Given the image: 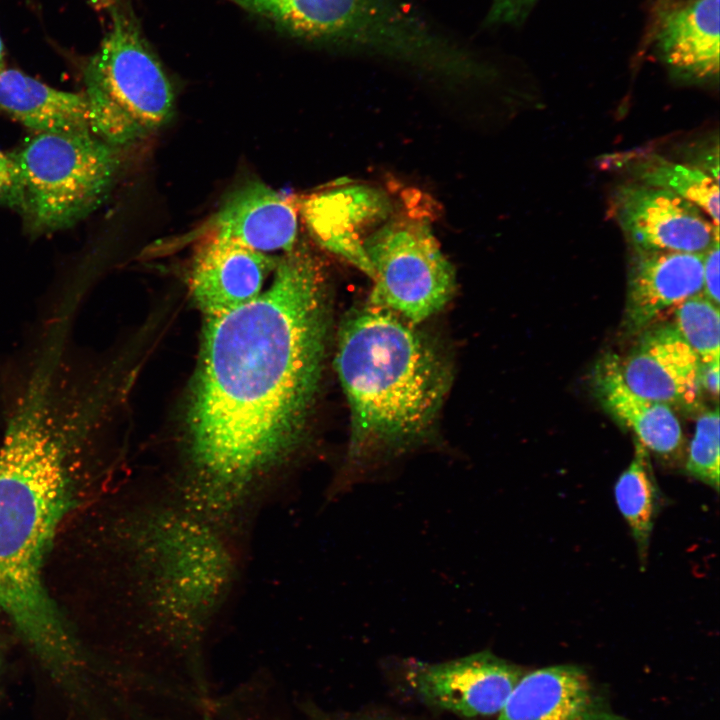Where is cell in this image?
Masks as SVG:
<instances>
[{"label":"cell","mask_w":720,"mask_h":720,"mask_svg":"<svg viewBox=\"0 0 720 720\" xmlns=\"http://www.w3.org/2000/svg\"><path fill=\"white\" fill-rule=\"evenodd\" d=\"M329 306L320 265L293 250L256 298L206 316L182 464L165 481L239 541L285 490L321 378Z\"/></svg>","instance_id":"6da1fadb"},{"label":"cell","mask_w":720,"mask_h":720,"mask_svg":"<svg viewBox=\"0 0 720 720\" xmlns=\"http://www.w3.org/2000/svg\"><path fill=\"white\" fill-rule=\"evenodd\" d=\"M107 523L113 616L124 636L121 675L168 717L213 701L208 656L239 585L246 548L163 481L124 488Z\"/></svg>","instance_id":"7a4b0ae2"},{"label":"cell","mask_w":720,"mask_h":720,"mask_svg":"<svg viewBox=\"0 0 720 720\" xmlns=\"http://www.w3.org/2000/svg\"><path fill=\"white\" fill-rule=\"evenodd\" d=\"M55 366L34 362L0 444V610L58 678L74 673V640L50 599L43 564L74 503L76 456L88 435L87 397L61 399Z\"/></svg>","instance_id":"3957f363"},{"label":"cell","mask_w":720,"mask_h":720,"mask_svg":"<svg viewBox=\"0 0 720 720\" xmlns=\"http://www.w3.org/2000/svg\"><path fill=\"white\" fill-rule=\"evenodd\" d=\"M334 362L351 429L346 464L328 498L423 443L452 383L445 354L417 325L369 303L342 321Z\"/></svg>","instance_id":"277c9868"},{"label":"cell","mask_w":720,"mask_h":720,"mask_svg":"<svg viewBox=\"0 0 720 720\" xmlns=\"http://www.w3.org/2000/svg\"><path fill=\"white\" fill-rule=\"evenodd\" d=\"M109 9L111 27L85 81L92 132L116 147L164 125L173 114L174 92L132 10L121 3Z\"/></svg>","instance_id":"5b68a950"},{"label":"cell","mask_w":720,"mask_h":720,"mask_svg":"<svg viewBox=\"0 0 720 720\" xmlns=\"http://www.w3.org/2000/svg\"><path fill=\"white\" fill-rule=\"evenodd\" d=\"M11 156L23 184L20 213L38 234L70 227L98 208L118 167L115 147L91 133H38Z\"/></svg>","instance_id":"8992f818"},{"label":"cell","mask_w":720,"mask_h":720,"mask_svg":"<svg viewBox=\"0 0 720 720\" xmlns=\"http://www.w3.org/2000/svg\"><path fill=\"white\" fill-rule=\"evenodd\" d=\"M364 248L374 273L369 304L418 325L452 299L454 268L424 220L395 217L373 231Z\"/></svg>","instance_id":"52a82bcc"},{"label":"cell","mask_w":720,"mask_h":720,"mask_svg":"<svg viewBox=\"0 0 720 720\" xmlns=\"http://www.w3.org/2000/svg\"><path fill=\"white\" fill-rule=\"evenodd\" d=\"M609 214L632 249L704 254L719 242V227L695 204L638 182L616 187Z\"/></svg>","instance_id":"ba28073f"},{"label":"cell","mask_w":720,"mask_h":720,"mask_svg":"<svg viewBox=\"0 0 720 720\" xmlns=\"http://www.w3.org/2000/svg\"><path fill=\"white\" fill-rule=\"evenodd\" d=\"M524 675L490 651L427 663L409 662L406 678L427 703L465 717L497 715Z\"/></svg>","instance_id":"9c48e42d"},{"label":"cell","mask_w":720,"mask_h":720,"mask_svg":"<svg viewBox=\"0 0 720 720\" xmlns=\"http://www.w3.org/2000/svg\"><path fill=\"white\" fill-rule=\"evenodd\" d=\"M619 369L625 384L646 399L688 413L701 407L699 359L672 323L640 332L631 351L619 357Z\"/></svg>","instance_id":"30bf717a"},{"label":"cell","mask_w":720,"mask_h":720,"mask_svg":"<svg viewBox=\"0 0 720 720\" xmlns=\"http://www.w3.org/2000/svg\"><path fill=\"white\" fill-rule=\"evenodd\" d=\"M390 208L383 193L355 185L313 194L301 202L300 212L315 241L373 279L364 242Z\"/></svg>","instance_id":"8fae6325"},{"label":"cell","mask_w":720,"mask_h":720,"mask_svg":"<svg viewBox=\"0 0 720 720\" xmlns=\"http://www.w3.org/2000/svg\"><path fill=\"white\" fill-rule=\"evenodd\" d=\"M496 720H628L576 665L524 673Z\"/></svg>","instance_id":"7c38bea8"},{"label":"cell","mask_w":720,"mask_h":720,"mask_svg":"<svg viewBox=\"0 0 720 720\" xmlns=\"http://www.w3.org/2000/svg\"><path fill=\"white\" fill-rule=\"evenodd\" d=\"M719 3L720 0H662L652 40L659 59L681 80L718 79Z\"/></svg>","instance_id":"4fadbf2b"},{"label":"cell","mask_w":720,"mask_h":720,"mask_svg":"<svg viewBox=\"0 0 720 720\" xmlns=\"http://www.w3.org/2000/svg\"><path fill=\"white\" fill-rule=\"evenodd\" d=\"M278 259L210 234L197 249L190 272L192 296L206 316L237 308L263 290Z\"/></svg>","instance_id":"5bb4252c"},{"label":"cell","mask_w":720,"mask_h":720,"mask_svg":"<svg viewBox=\"0 0 720 720\" xmlns=\"http://www.w3.org/2000/svg\"><path fill=\"white\" fill-rule=\"evenodd\" d=\"M625 328L640 333L669 310L703 293V254L632 249Z\"/></svg>","instance_id":"9a60e30c"},{"label":"cell","mask_w":720,"mask_h":720,"mask_svg":"<svg viewBox=\"0 0 720 720\" xmlns=\"http://www.w3.org/2000/svg\"><path fill=\"white\" fill-rule=\"evenodd\" d=\"M211 234L271 255L294 250L298 212L287 197L259 181L234 190L211 222Z\"/></svg>","instance_id":"2e32d148"},{"label":"cell","mask_w":720,"mask_h":720,"mask_svg":"<svg viewBox=\"0 0 720 720\" xmlns=\"http://www.w3.org/2000/svg\"><path fill=\"white\" fill-rule=\"evenodd\" d=\"M592 384L602 407L632 431L647 451L663 461H675L681 456L684 435L675 411L633 392L622 378L619 356L606 354L597 362Z\"/></svg>","instance_id":"e0dca14e"},{"label":"cell","mask_w":720,"mask_h":720,"mask_svg":"<svg viewBox=\"0 0 720 720\" xmlns=\"http://www.w3.org/2000/svg\"><path fill=\"white\" fill-rule=\"evenodd\" d=\"M0 109L38 133H92L86 95L52 88L18 70L0 73Z\"/></svg>","instance_id":"ac0fdd59"},{"label":"cell","mask_w":720,"mask_h":720,"mask_svg":"<svg viewBox=\"0 0 720 720\" xmlns=\"http://www.w3.org/2000/svg\"><path fill=\"white\" fill-rule=\"evenodd\" d=\"M609 162L629 174L634 182L673 192L692 202L719 227L718 180L701 168L651 152H625Z\"/></svg>","instance_id":"d6986e66"},{"label":"cell","mask_w":720,"mask_h":720,"mask_svg":"<svg viewBox=\"0 0 720 720\" xmlns=\"http://www.w3.org/2000/svg\"><path fill=\"white\" fill-rule=\"evenodd\" d=\"M634 446V457L618 477L614 496L617 507L631 530L644 568L661 496L648 451L637 440L634 441Z\"/></svg>","instance_id":"ffe728a7"},{"label":"cell","mask_w":720,"mask_h":720,"mask_svg":"<svg viewBox=\"0 0 720 720\" xmlns=\"http://www.w3.org/2000/svg\"><path fill=\"white\" fill-rule=\"evenodd\" d=\"M672 325L697 355L700 364L719 361V306L702 294L673 310Z\"/></svg>","instance_id":"44dd1931"},{"label":"cell","mask_w":720,"mask_h":720,"mask_svg":"<svg viewBox=\"0 0 720 720\" xmlns=\"http://www.w3.org/2000/svg\"><path fill=\"white\" fill-rule=\"evenodd\" d=\"M215 720H286L274 686L261 681H244L218 695Z\"/></svg>","instance_id":"7402d4cb"},{"label":"cell","mask_w":720,"mask_h":720,"mask_svg":"<svg viewBox=\"0 0 720 720\" xmlns=\"http://www.w3.org/2000/svg\"><path fill=\"white\" fill-rule=\"evenodd\" d=\"M685 471L691 477L719 490V411H702L689 445Z\"/></svg>","instance_id":"603a6c76"},{"label":"cell","mask_w":720,"mask_h":720,"mask_svg":"<svg viewBox=\"0 0 720 720\" xmlns=\"http://www.w3.org/2000/svg\"><path fill=\"white\" fill-rule=\"evenodd\" d=\"M24 192L20 170L11 154L0 151V205L21 212Z\"/></svg>","instance_id":"cb8c5ba5"},{"label":"cell","mask_w":720,"mask_h":720,"mask_svg":"<svg viewBox=\"0 0 720 720\" xmlns=\"http://www.w3.org/2000/svg\"><path fill=\"white\" fill-rule=\"evenodd\" d=\"M537 0H493L487 16L488 24H518Z\"/></svg>","instance_id":"d4e9b609"},{"label":"cell","mask_w":720,"mask_h":720,"mask_svg":"<svg viewBox=\"0 0 720 720\" xmlns=\"http://www.w3.org/2000/svg\"><path fill=\"white\" fill-rule=\"evenodd\" d=\"M703 295L719 306V242L703 254Z\"/></svg>","instance_id":"484cf974"},{"label":"cell","mask_w":720,"mask_h":720,"mask_svg":"<svg viewBox=\"0 0 720 720\" xmlns=\"http://www.w3.org/2000/svg\"><path fill=\"white\" fill-rule=\"evenodd\" d=\"M701 391L717 400L719 395V361L700 364Z\"/></svg>","instance_id":"4316f807"},{"label":"cell","mask_w":720,"mask_h":720,"mask_svg":"<svg viewBox=\"0 0 720 720\" xmlns=\"http://www.w3.org/2000/svg\"><path fill=\"white\" fill-rule=\"evenodd\" d=\"M306 720H385V719H376V718H356V719H344L337 716H332L329 714H326L324 712H321L319 710H314L312 708L306 710Z\"/></svg>","instance_id":"83f0119b"},{"label":"cell","mask_w":720,"mask_h":720,"mask_svg":"<svg viewBox=\"0 0 720 720\" xmlns=\"http://www.w3.org/2000/svg\"><path fill=\"white\" fill-rule=\"evenodd\" d=\"M4 48L0 37V73L4 70Z\"/></svg>","instance_id":"f1b7e54d"}]
</instances>
